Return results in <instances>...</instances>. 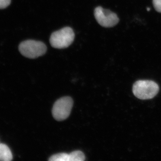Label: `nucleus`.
<instances>
[{"label":"nucleus","mask_w":161,"mask_h":161,"mask_svg":"<svg viewBox=\"0 0 161 161\" xmlns=\"http://www.w3.org/2000/svg\"><path fill=\"white\" fill-rule=\"evenodd\" d=\"M159 88L154 81L150 80H139L135 82L132 92L136 97L141 99L153 98L158 93Z\"/></svg>","instance_id":"1"},{"label":"nucleus","mask_w":161,"mask_h":161,"mask_svg":"<svg viewBox=\"0 0 161 161\" xmlns=\"http://www.w3.org/2000/svg\"><path fill=\"white\" fill-rule=\"evenodd\" d=\"M150 8H147V11H150Z\"/></svg>","instance_id":"10"},{"label":"nucleus","mask_w":161,"mask_h":161,"mask_svg":"<svg viewBox=\"0 0 161 161\" xmlns=\"http://www.w3.org/2000/svg\"><path fill=\"white\" fill-rule=\"evenodd\" d=\"M13 159V155L9 147L4 144H0V161H10Z\"/></svg>","instance_id":"7"},{"label":"nucleus","mask_w":161,"mask_h":161,"mask_svg":"<svg viewBox=\"0 0 161 161\" xmlns=\"http://www.w3.org/2000/svg\"><path fill=\"white\" fill-rule=\"evenodd\" d=\"M0 144H1V143H0Z\"/></svg>","instance_id":"11"},{"label":"nucleus","mask_w":161,"mask_h":161,"mask_svg":"<svg viewBox=\"0 0 161 161\" xmlns=\"http://www.w3.org/2000/svg\"><path fill=\"white\" fill-rule=\"evenodd\" d=\"M75 38V32L71 27H64L52 34L50 43L54 48L63 49L69 47L74 41Z\"/></svg>","instance_id":"2"},{"label":"nucleus","mask_w":161,"mask_h":161,"mask_svg":"<svg viewBox=\"0 0 161 161\" xmlns=\"http://www.w3.org/2000/svg\"><path fill=\"white\" fill-rule=\"evenodd\" d=\"M11 3V0H0V9H4L8 7Z\"/></svg>","instance_id":"9"},{"label":"nucleus","mask_w":161,"mask_h":161,"mask_svg":"<svg viewBox=\"0 0 161 161\" xmlns=\"http://www.w3.org/2000/svg\"><path fill=\"white\" fill-rule=\"evenodd\" d=\"M85 156L80 150L73 151L70 153H61L52 156L49 158L50 161H83Z\"/></svg>","instance_id":"6"},{"label":"nucleus","mask_w":161,"mask_h":161,"mask_svg":"<svg viewBox=\"0 0 161 161\" xmlns=\"http://www.w3.org/2000/svg\"><path fill=\"white\" fill-rule=\"evenodd\" d=\"M94 15L98 24L107 28L113 27L119 22L118 17L115 13L101 6L95 8Z\"/></svg>","instance_id":"5"},{"label":"nucleus","mask_w":161,"mask_h":161,"mask_svg":"<svg viewBox=\"0 0 161 161\" xmlns=\"http://www.w3.org/2000/svg\"><path fill=\"white\" fill-rule=\"evenodd\" d=\"M153 3L156 10L161 13V0H153Z\"/></svg>","instance_id":"8"},{"label":"nucleus","mask_w":161,"mask_h":161,"mask_svg":"<svg viewBox=\"0 0 161 161\" xmlns=\"http://www.w3.org/2000/svg\"><path fill=\"white\" fill-rule=\"evenodd\" d=\"M73 99L71 97H64L55 102L52 110L53 116L55 119L62 121L69 116L73 107Z\"/></svg>","instance_id":"4"},{"label":"nucleus","mask_w":161,"mask_h":161,"mask_svg":"<svg viewBox=\"0 0 161 161\" xmlns=\"http://www.w3.org/2000/svg\"><path fill=\"white\" fill-rule=\"evenodd\" d=\"M46 45L41 41L27 40L23 41L19 45L21 54L26 58L35 59L43 56L47 51Z\"/></svg>","instance_id":"3"}]
</instances>
